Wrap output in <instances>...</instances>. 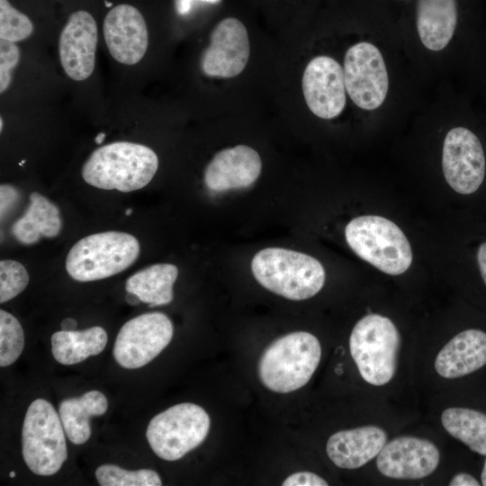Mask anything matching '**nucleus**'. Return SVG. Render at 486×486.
<instances>
[{
	"instance_id": "obj_11",
	"label": "nucleus",
	"mask_w": 486,
	"mask_h": 486,
	"mask_svg": "<svg viewBox=\"0 0 486 486\" xmlns=\"http://www.w3.org/2000/svg\"><path fill=\"white\" fill-rule=\"evenodd\" d=\"M442 167L455 192L470 194L477 191L485 176L484 152L477 136L464 127L450 130L444 140Z\"/></svg>"
},
{
	"instance_id": "obj_12",
	"label": "nucleus",
	"mask_w": 486,
	"mask_h": 486,
	"mask_svg": "<svg viewBox=\"0 0 486 486\" xmlns=\"http://www.w3.org/2000/svg\"><path fill=\"white\" fill-rule=\"evenodd\" d=\"M249 53L245 25L237 18L227 17L212 32L210 44L201 58V68L211 77H234L246 68Z\"/></svg>"
},
{
	"instance_id": "obj_23",
	"label": "nucleus",
	"mask_w": 486,
	"mask_h": 486,
	"mask_svg": "<svg viewBox=\"0 0 486 486\" xmlns=\"http://www.w3.org/2000/svg\"><path fill=\"white\" fill-rule=\"evenodd\" d=\"M107 340L106 331L98 326L85 330H60L51 337V352L56 361L71 365L100 354Z\"/></svg>"
},
{
	"instance_id": "obj_27",
	"label": "nucleus",
	"mask_w": 486,
	"mask_h": 486,
	"mask_svg": "<svg viewBox=\"0 0 486 486\" xmlns=\"http://www.w3.org/2000/svg\"><path fill=\"white\" fill-rule=\"evenodd\" d=\"M24 347V333L18 320L11 313L0 310V365L14 364Z\"/></svg>"
},
{
	"instance_id": "obj_25",
	"label": "nucleus",
	"mask_w": 486,
	"mask_h": 486,
	"mask_svg": "<svg viewBox=\"0 0 486 486\" xmlns=\"http://www.w3.org/2000/svg\"><path fill=\"white\" fill-rule=\"evenodd\" d=\"M444 428L472 451L486 455V414L466 408H448L441 415Z\"/></svg>"
},
{
	"instance_id": "obj_19",
	"label": "nucleus",
	"mask_w": 486,
	"mask_h": 486,
	"mask_svg": "<svg viewBox=\"0 0 486 486\" xmlns=\"http://www.w3.org/2000/svg\"><path fill=\"white\" fill-rule=\"evenodd\" d=\"M486 364V333L479 329L460 332L436 357V373L446 379L470 374Z\"/></svg>"
},
{
	"instance_id": "obj_15",
	"label": "nucleus",
	"mask_w": 486,
	"mask_h": 486,
	"mask_svg": "<svg viewBox=\"0 0 486 486\" xmlns=\"http://www.w3.org/2000/svg\"><path fill=\"white\" fill-rule=\"evenodd\" d=\"M96 46L97 24L94 18L84 10L72 13L58 41L60 63L68 77L83 81L92 75Z\"/></svg>"
},
{
	"instance_id": "obj_30",
	"label": "nucleus",
	"mask_w": 486,
	"mask_h": 486,
	"mask_svg": "<svg viewBox=\"0 0 486 486\" xmlns=\"http://www.w3.org/2000/svg\"><path fill=\"white\" fill-rule=\"evenodd\" d=\"M20 60V50L15 42L0 39V92L3 94L12 81V71Z\"/></svg>"
},
{
	"instance_id": "obj_26",
	"label": "nucleus",
	"mask_w": 486,
	"mask_h": 486,
	"mask_svg": "<svg viewBox=\"0 0 486 486\" xmlns=\"http://www.w3.org/2000/svg\"><path fill=\"white\" fill-rule=\"evenodd\" d=\"M101 486H160L162 481L153 470L128 471L114 464H103L95 470Z\"/></svg>"
},
{
	"instance_id": "obj_7",
	"label": "nucleus",
	"mask_w": 486,
	"mask_h": 486,
	"mask_svg": "<svg viewBox=\"0 0 486 486\" xmlns=\"http://www.w3.org/2000/svg\"><path fill=\"white\" fill-rule=\"evenodd\" d=\"M65 431L54 407L44 399L33 400L25 414L22 433V456L37 475L58 472L68 458Z\"/></svg>"
},
{
	"instance_id": "obj_4",
	"label": "nucleus",
	"mask_w": 486,
	"mask_h": 486,
	"mask_svg": "<svg viewBox=\"0 0 486 486\" xmlns=\"http://www.w3.org/2000/svg\"><path fill=\"white\" fill-rule=\"evenodd\" d=\"M345 237L351 249L380 271L401 274L412 262V251L402 230L392 220L377 216H359L348 222Z\"/></svg>"
},
{
	"instance_id": "obj_21",
	"label": "nucleus",
	"mask_w": 486,
	"mask_h": 486,
	"mask_svg": "<svg viewBox=\"0 0 486 486\" xmlns=\"http://www.w3.org/2000/svg\"><path fill=\"white\" fill-rule=\"evenodd\" d=\"M29 200L24 214L12 226L11 231L15 239L23 245H32L41 237L58 236L62 228L58 206L37 192H32Z\"/></svg>"
},
{
	"instance_id": "obj_1",
	"label": "nucleus",
	"mask_w": 486,
	"mask_h": 486,
	"mask_svg": "<svg viewBox=\"0 0 486 486\" xmlns=\"http://www.w3.org/2000/svg\"><path fill=\"white\" fill-rule=\"evenodd\" d=\"M158 167V156L150 148L117 141L94 150L82 167V176L96 188L128 193L146 186Z\"/></svg>"
},
{
	"instance_id": "obj_9",
	"label": "nucleus",
	"mask_w": 486,
	"mask_h": 486,
	"mask_svg": "<svg viewBox=\"0 0 486 486\" xmlns=\"http://www.w3.org/2000/svg\"><path fill=\"white\" fill-rule=\"evenodd\" d=\"M174 327L159 311L139 315L121 328L113 346V357L127 369L144 366L170 343Z\"/></svg>"
},
{
	"instance_id": "obj_18",
	"label": "nucleus",
	"mask_w": 486,
	"mask_h": 486,
	"mask_svg": "<svg viewBox=\"0 0 486 486\" xmlns=\"http://www.w3.org/2000/svg\"><path fill=\"white\" fill-rule=\"evenodd\" d=\"M387 442L385 431L375 426L341 430L327 442V454L339 468L357 469L374 459Z\"/></svg>"
},
{
	"instance_id": "obj_36",
	"label": "nucleus",
	"mask_w": 486,
	"mask_h": 486,
	"mask_svg": "<svg viewBox=\"0 0 486 486\" xmlns=\"http://www.w3.org/2000/svg\"><path fill=\"white\" fill-rule=\"evenodd\" d=\"M126 302L130 305H137L141 301L139 296L133 292H128L125 296Z\"/></svg>"
},
{
	"instance_id": "obj_5",
	"label": "nucleus",
	"mask_w": 486,
	"mask_h": 486,
	"mask_svg": "<svg viewBox=\"0 0 486 486\" xmlns=\"http://www.w3.org/2000/svg\"><path fill=\"white\" fill-rule=\"evenodd\" d=\"M140 243L128 233L104 231L78 240L66 259L68 274L76 281L91 282L119 274L139 257Z\"/></svg>"
},
{
	"instance_id": "obj_33",
	"label": "nucleus",
	"mask_w": 486,
	"mask_h": 486,
	"mask_svg": "<svg viewBox=\"0 0 486 486\" xmlns=\"http://www.w3.org/2000/svg\"><path fill=\"white\" fill-rule=\"evenodd\" d=\"M451 486H479L478 481L468 473H458L450 482Z\"/></svg>"
},
{
	"instance_id": "obj_29",
	"label": "nucleus",
	"mask_w": 486,
	"mask_h": 486,
	"mask_svg": "<svg viewBox=\"0 0 486 486\" xmlns=\"http://www.w3.org/2000/svg\"><path fill=\"white\" fill-rule=\"evenodd\" d=\"M29 274L25 267L19 262L4 259L0 262V302H6L28 285Z\"/></svg>"
},
{
	"instance_id": "obj_31",
	"label": "nucleus",
	"mask_w": 486,
	"mask_h": 486,
	"mask_svg": "<svg viewBox=\"0 0 486 486\" xmlns=\"http://www.w3.org/2000/svg\"><path fill=\"white\" fill-rule=\"evenodd\" d=\"M284 486H327L328 482L316 473L299 472L288 476L283 482Z\"/></svg>"
},
{
	"instance_id": "obj_35",
	"label": "nucleus",
	"mask_w": 486,
	"mask_h": 486,
	"mask_svg": "<svg viewBox=\"0 0 486 486\" xmlns=\"http://www.w3.org/2000/svg\"><path fill=\"white\" fill-rule=\"evenodd\" d=\"M76 327V321L72 318H67L61 322L62 330H75Z\"/></svg>"
},
{
	"instance_id": "obj_40",
	"label": "nucleus",
	"mask_w": 486,
	"mask_h": 486,
	"mask_svg": "<svg viewBox=\"0 0 486 486\" xmlns=\"http://www.w3.org/2000/svg\"><path fill=\"white\" fill-rule=\"evenodd\" d=\"M9 476L11 478H14L15 477V472H10Z\"/></svg>"
},
{
	"instance_id": "obj_3",
	"label": "nucleus",
	"mask_w": 486,
	"mask_h": 486,
	"mask_svg": "<svg viewBox=\"0 0 486 486\" xmlns=\"http://www.w3.org/2000/svg\"><path fill=\"white\" fill-rule=\"evenodd\" d=\"M320 357V343L314 335L292 332L277 338L265 350L258 364V375L270 391L288 393L310 380Z\"/></svg>"
},
{
	"instance_id": "obj_24",
	"label": "nucleus",
	"mask_w": 486,
	"mask_h": 486,
	"mask_svg": "<svg viewBox=\"0 0 486 486\" xmlns=\"http://www.w3.org/2000/svg\"><path fill=\"white\" fill-rule=\"evenodd\" d=\"M177 276L178 268L175 265H152L129 277L125 290L137 294L150 307L166 305L173 300V285Z\"/></svg>"
},
{
	"instance_id": "obj_32",
	"label": "nucleus",
	"mask_w": 486,
	"mask_h": 486,
	"mask_svg": "<svg viewBox=\"0 0 486 486\" xmlns=\"http://www.w3.org/2000/svg\"><path fill=\"white\" fill-rule=\"evenodd\" d=\"M1 195V218L14 207L19 200L18 190L10 184H2L0 187Z\"/></svg>"
},
{
	"instance_id": "obj_22",
	"label": "nucleus",
	"mask_w": 486,
	"mask_h": 486,
	"mask_svg": "<svg viewBox=\"0 0 486 486\" xmlns=\"http://www.w3.org/2000/svg\"><path fill=\"white\" fill-rule=\"evenodd\" d=\"M108 401L104 393L93 390L78 398H68L59 404V417L64 431L75 445L85 444L91 436L90 418L104 415Z\"/></svg>"
},
{
	"instance_id": "obj_14",
	"label": "nucleus",
	"mask_w": 486,
	"mask_h": 486,
	"mask_svg": "<svg viewBox=\"0 0 486 486\" xmlns=\"http://www.w3.org/2000/svg\"><path fill=\"white\" fill-rule=\"evenodd\" d=\"M439 459L437 447L429 440L403 436L385 444L377 455L376 465L386 477L416 480L430 475Z\"/></svg>"
},
{
	"instance_id": "obj_13",
	"label": "nucleus",
	"mask_w": 486,
	"mask_h": 486,
	"mask_svg": "<svg viewBox=\"0 0 486 486\" xmlns=\"http://www.w3.org/2000/svg\"><path fill=\"white\" fill-rule=\"evenodd\" d=\"M302 92L307 106L321 119L338 116L346 106V85L343 68L328 56H318L306 66Z\"/></svg>"
},
{
	"instance_id": "obj_39",
	"label": "nucleus",
	"mask_w": 486,
	"mask_h": 486,
	"mask_svg": "<svg viewBox=\"0 0 486 486\" xmlns=\"http://www.w3.org/2000/svg\"><path fill=\"white\" fill-rule=\"evenodd\" d=\"M0 130L1 131L3 130V118L2 117L0 118Z\"/></svg>"
},
{
	"instance_id": "obj_34",
	"label": "nucleus",
	"mask_w": 486,
	"mask_h": 486,
	"mask_svg": "<svg viewBox=\"0 0 486 486\" xmlns=\"http://www.w3.org/2000/svg\"><path fill=\"white\" fill-rule=\"evenodd\" d=\"M477 261L481 275L486 285V242L482 243L478 248Z\"/></svg>"
},
{
	"instance_id": "obj_28",
	"label": "nucleus",
	"mask_w": 486,
	"mask_h": 486,
	"mask_svg": "<svg viewBox=\"0 0 486 486\" xmlns=\"http://www.w3.org/2000/svg\"><path fill=\"white\" fill-rule=\"evenodd\" d=\"M33 32L30 18L8 0H0V39L12 42L27 39Z\"/></svg>"
},
{
	"instance_id": "obj_38",
	"label": "nucleus",
	"mask_w": 486,
	"mask_h": 486,
	"mask_svg": "<svg viewBox=\"0 0 486 486\" xmlns=\"http://www.w3.org/2000/svg\"><path fill=\"white\" fill-rule=\"evenodd\" d=\"M104 137H105V133L101 132V133H99V134L95 137L94 140H95V142H96L97 144H100V143H102L103 140H104Z\"/></svg>"
},
{
	"instance_id": "obj_8",
	"label": "nucleus",
	"mask_w": 486,
	"mask_h": 486,
	"mask_svg": "<svg viewBox=\"0 0 486 486\" xmlns=\"http://www.w3.org/2000/svg\"><path fill=\"white\" fill-rule=\"evenodd\" d=\"M211 420L204 409L179 403L156 415L146 436L153 452L166 461H176L196 448L206 438Z\"/></svg>"
},
{
	"instance_id": "obj_6",
	"label": "nucleus",
	"mask_w": 486,
	"mask_h": 486,
	"mask_svg": "<svg viewBox=\"0 0 486 486\" xmlns=\"http://www.w3.org/2000/svg\"><path fill=\"white\" fill-rule=\"evenodd\" d=\"M400 344V333L387 317L371 313L356 322L350 335L349 348L366 382L382 386L392 379Z\"/></svg>"
},
{
	"instance_id": "obj_10",
	"label": "nucleus",
	"mask_w": 486,
	"mask_h": 486,
	"mask_svg": "<svg viewBox=\"0 0 486 486\" xmlns=\"http://www.w3.org/2000/svg\"><path fill=\"white\" fill-rule=\"evenodd\" d=\"M343 72L346 90L356 105L370 111L382 104L389 77L376 46L366 41L351 46L345 54Z\"/></svg>"
},
{
	"instance_id": "obj_2",
	"label": "nucleus",
	"mask_w": 486,
	"mask_h": 486,
	"mask_svg": "<svg viewBox=\"0 0 486 486\" xmlns=\"http://www.w3.org/2000/svg\"><path fill=\"white\" fill-rule=\"evenodd\" d=\"M251 270L264 288L292 301L314 296L325 283V270L319 260L286 248L258 251L252 259Z\"/></svg>"
},
{
	"instance_id": "obj_37",
	"label": "nucleus",
	"mask_w": 486,
	"mask_h": 486,
	"mask_svg": "<svg viewBox=\"0 0 486 486\" xmlns=\"http://www.w3.org/2000/svg\"><path fill=\"white\" fill-rule=\"evenodd\" d=\"M482 484L486 486V460L484 462L483 469L482 472Z\"/></svg>"
},
{
	"instance_id": "obj_16",
	"label": "nucleus",
	"mask_w": 486,
	"mask_h": 486,
	"mask_svg": "<svg viewBox=\"0 0 486 486\" xmlns=\"http://www.w3.org/2000/svg\"><path fill=\"white\" fill-rule=\"evenodd\" d=\"M104 36L112 57L125 65L140 61L148 45L145 19L135 6L128 4H118L107 13Z\"/></svg>"
},
{
	"instance_id": "obj_17",
	"label": "nucleus",
	"mask_w": 486,
	"mask_h": 486,
	"mask_svg": "<svg viewBox=\"0 0 486 486\" xmlns=\"http://www.w3.org/2000/svg\"><path fill=\"white\" fill-rule=\"evenodd\" d=\"M262 161L251 147L238 145L217 152L204 171V184L212 192L242 189L260 176Z\"/></svg>"
},
{
	"instance_id": "obj_41",
	"label": "nucleus",
	"mask_w": 486,
	"mask_h": 486,
	"mask_svg": "<svg viewBox=\"0 0 486 486\" xmlns=\"http://www.w3.org/2000/svg\"><path fill=\"white\" fill-rule=\"evenodd\" d=\"M130 212H131V210H130V209L127 210V212H126V215H130Z\"/></svg>"
},
{
	"instance_id": "obj_20",
	"label": "nucleus",
	"mask_w": 486,
	"mask_h": 486,
	"mask_svg": "<svg viewBox=\"0 0 486 486\" xmlns=\"http://www.w3.org/2000/svg\"><path fill=\"white\" fill-rule=\"evenodd\" d=\"M456 0H418L417 30L422 44L438 51L450 42L457 24Z\"/></svg>"
}]
</instances>
